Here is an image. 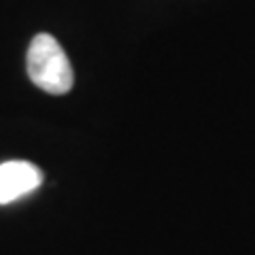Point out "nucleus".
<instances>
[{"label":"nucleus","instance_id":"f257e3e1","mask_svg":"<svg viewBox=\"0 0 255 255\" xmlns=\"http://www.w3.org/2000/svg\"><path fill=\"white\" fill-rule=\"evenodd\" d=\"M26 70L30 81L47 94L64 96L73 90L75 73L68 55L47 32H41L32 38L26 55Z\"/></svg>","mask_w":255,"mask_h":255},{"label":"nucleus","instance_id":"f03ea898","mask_svg":"<svg viewBox=\"0 0 255 255\" xmlns=\"http://www.w3.org/2000/svg\"><path fill=\"white\" fill-rule=\"evenodd\" d=\"M43 172L38 166L23 159L0 164V204H11L41 187Z\"/></svg>","mask_w":255,"mask_h":255}]
</instances>
